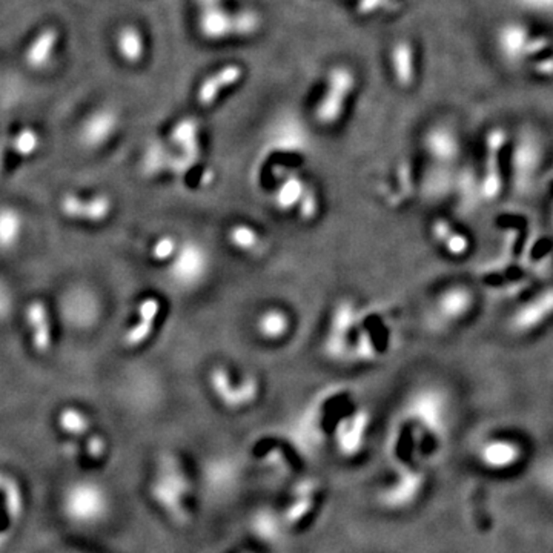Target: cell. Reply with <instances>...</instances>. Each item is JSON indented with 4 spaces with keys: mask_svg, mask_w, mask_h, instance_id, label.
Wrapping results in <instances>:
<instances>
[{
    "mask_svg": "<svg viewBox=\"0 0 553 553\" xmlns=\"http://www.w3.org/2000/svg\"><path fill=\"white\" fill-rule=\"evenodd\" d=\"M196 486L182 455H157L148 479V498L169 524L186 528L194 519Z\"/></svg>",
    "mask_w": 553,
    "mask_h": 553,
    "instance_id": "obj_1",
    "label": "cell"
},
{
    "mask_svg": "<svg viewBox=\"0 0 553 553\" xmlns=\"http://www.w3.org/2000/svg\"><path fill=\"white\" fill-rule=\"evenodd\" d=\"M492 44L499 60L510 69L535 79H553V40L523 20L499 24Z\"/></svg>",
    "mask_w": 553,
    "mask_h": 553,
    "instance_id": "obj_2",
    "label": "cell"
},
{
    "mask_svg": "<svg viewBox=\"0 0 553 553\" xmlns=\"http://www.w3.org/2000/svg\"><path fill=\"white\" fill-rule=\"evenodd\" d=\"M512 136L503 126L490 128L483 140V156L479 168V197L494 203L501 198L508 186L510 173Z\"/></svg>",
    "mask_w": 553,
    "mask_h": 553,
    "instance_id": "obj_3",
    "label": "cell"
},
{
    "mask_svg": "<svg viewBox=\"0 0 553 553\" xmlns=\"http://www.w3.org/2000/svg\"><path fill=\"white\" fill-rule=\"evenodd\" d=\"M478 307V294L465 282L447 283L430 300V323L438 329L463 325L474 316Z\"/></svg>",
    "mask_w": 553,
    "mask_h": 553,
    "instance_id": "obj_4",
    "label": "cell"
},
{
    "mask_svg": "<svg viewBox=\"0 0 553 553\" xmlns=\"http://www.w3.org/2000/svg\"><path fill=\"white\" fill-rule=\"evenodd\" d=\"M425 469L396 468V475L381 486L377 501L389 512H401L414 506L426 489Z\"/></svg>",
    "mask_w": 553,
    "mask_h": 553,
    "instance_id": "obj_5",
    "label": "cell"
},
{
    "mask_svg": "<svg viewBox=\"0 0 553 553\" xmlns=\"http://www.w3.org/2000/svg\"><path fill=\"white\" fill-rule=\"evenodd\" d=\"M553 323V285L528 296L510 314L508 327L517 337L534 336Z\"/></svg>",
    "mask_w": 553,
    "mask_h": 553,
    "instance_id": "obj_6",
    "label": "cell"
},
{
    "mask_svg": "<svg viewBox=\"0 0 553 553\" xmlns=\"http://www.w3.org/2000/svg\"><path fill=\"white\" fill-rule=\"evenodd\" d=\"M357 88V75L347 66H336L329 71L327 89L317 105L316 119L321 125H336L345 114L347 102Z\"/></svg>",
    "mask_w": 553,
    "mask_h": 553,
    "instance_id": "obj_7",
    "label": "cell"
},
{
    "mask_svg": "<svg viewBox=\"0 0 553 553\" xmlns=\"http://www.w3.org/2000/svg\"><path fill=\"white\" fill-rule=\"evenodd\" d=\"M207 383L218 403L231 412L251 407L260 397V383L256 377H245L240 383H236L233 376L223 366L214 367Z\"/></svg>",
    "mask_w": 553,
    "mask_h": 553,
    "instance_id": "obj_8",
    "label": "cell"
},
{
    "mask_svg": "<svg viewBox=\"0 0 553 553\" xmlns=\"http://www.w3.org/2000/svg\"><path fill=\"white\" fill-rule=\"evenodd\" d=\"M113 499L109 490L97 483H84L71 489L68 510L71 518L86 526H97L109 518Z\"/></svg>",
    "mask_w": 553,
    "mask_h": 553,
    "instance_id": "obj_9",
    "label": "cell"
},
{
    "mask_svg": "<svg viewBox=\"0 0 553 553\" xmlns=\"http://www.w3.org/2000/svg\"><path fill=\"white\" fill-rule=\"evenodd\" d=\"M421 148L430 162L438 166H449L457 164L463 153L461 134L452 124L435 122L421 134Z\"/></svg>",
    "mask_w": 553,
    "mask_h": 553,
    "instance_id": "obj_10",
    "label": "cell"
},
{
    "mask_svg": "<svg viewBox=\"0 0 553 553\" xmlns=\"http://www.w3.org/2000/svg\"><path fill=\"white\" fill-rule=\"evenodd\" d=\"M543 140L532 131H524L517 137H512L510 174L515 180L523 183V186H528V183L537 176V171L543 165Z\"/></svg>",
    "mask_w": 553,
    "mask_h": 553,
    "instance_id": "obj_11",
    "label": "cell"
},
{
    "mask_svg": "<svg viewBox=\"0 0 553 553\" xmlns=\"http://www.w3.org/2000/svg\"><path fill=\"white\" fill-rule=\"evenodd\" d=\"M429 237L437 249L450 260H465L474 251V238L450 218L435 217L429 223Z\"/></svg>",
    "mask_w": 553,
    "mask_h": 553,
    "instance_id": "obj_12",
    "label": "cell"
},
{
    "mask_svg": "<svg viewBox=\"0 0 553 553\" xmlns=\"http://www.w3.org/2000/svg\"><path fill=\"white\" fill-rule=\"evenodd\" d=\"M321 488L316 479H307L298 484L287 506L280 512L283 526L287 530H297L309 524L320 508Z\"/></svg>",
    "mask_w": 553,
    "mask_h": 553,
    "instance_id": "obj_13",
    "label": "cell"
},
{
    "mask_svg": "<svg viewBox=\"0 0 553 553\" xmlns=\"http://www.w3.org/2000/svg\"><path fill=\"white\" fill-rule=\"evenodd\" d=\"M371 427V415L365 409H358L352 414L346 415L336 425L332 441L337 452L343 458H356L365 449L366 441L369 437Z\"/></svg>",
    "mask_w": 553,
    "mask_h": 553,
    "instance_id": "obj_14",
    "label": "cell"
},
{
    "mask_svg": "<svg viewBox=\"0 0 553 553\" xmlns=\"http://www.w3.org/2000/svg\"><path fill=\"white\" fill-rule=\"evenodd\" d=\"M479 465L492 472H508L523 461L524 449L519 441L508 437H494L479 446Z\"/></svg>",
    "mask_w": 553,
    "mask_h": 553,
    "instance_id": "obj_15",
    "label": "cell"
},
{
    "mask_svg": "<svg viewBox=\"0 0 553 553\" xmlns=\"http://www.w3.org/2000/svg\"><path fill=\"white\" fill-rule=\"evenodd\" d=\"M59 211L68 220L100 223L109 217L113 211V202L105 194L84 198L77 194L68 193L60 197Z\"/></svg>",
    "mask_w": 553,
    "mask_h": 553,
    "instance_id": "obj_16",
    "label": "cell"
},
{
    "mask_svg": "<svg viewBox=\"0 0 553 553\" xmlns=\"http://www.w3.org/2000/svg\"><path fill=\"white\" fill-rule=\"evenodd\" d=\"M389 66L392 77L400 88L409 89L420 75V57L410 40H397L390 46Z\"/></svg>",
    "mask_w": 553,
    "mask_h": 553,
    "instance_id": "obj_17",
    "label": "cell"
},
{
    "mask_svg": "<svg viewBox=\"0 0 553 553\" xmlns=\"http://www.w3.org/2000/svg\"><path fill=\"white\" fill-rule=\"evenodd\" d=\"M24 320H26L31 347L35 352L40 356L50 352L53 346V323L48 307L42 300L31 302L24 311Z\"/></svg>",
    "mask_w": 553,
    "mask_h": 553,
    "instance_id": "obj_18",
    "label": "cell"
},
{
    "mask_svg": "<svg viewBox=\"0 0 553 553\" xmlns=\"http://www.w3.org/2000/svg\"><path fill=\"white\" fill-rule=\"evenodd\" d=\"M40 136L33 128H22L13 136L0 153V174H11L25 158L39 151Z\"/></svg>",
    "mask_w": 553,
    "mask_h": 553,
    "instance_id": "obj_19",
    "label": "cell"
},
{
    "mask_svg": "<svg viewBox=\"0 0 553 553\" xmlns=\"http://www.w3.org/2000/svg\"><path fill=\"white\" fill-rule=\"evenodd\" d=\"M119 126V116L114 109L104 108L91 114L80 128V142L88 148H97L113 137Z\"/></svg>",
    "mask_w": 553,
    "mask_h": 553,
    "instance_id": "obj_20",
    "label": "cell"
},
{
    "mask_svg": "<svg viewBox=\"0 0 553 553\" xmlns=\"http://www.w3.org/2000/svg\"><path fill=\"white\" fill-rule=\"evenodd\" d=\"M243 77V68L240 65H225L213 75L203 79L198 86L197 102L202 106H211L216 104L218 95L234 85L238 84Z\"/></svg>",
    "mask_w": 553,
    "mask_h": 553,
    "instance_id": "obj_21",
    "label": "cell"
},
{
    "mask_svg": "<svg viewBox=\"0 0 553 553\" xmlns=\"http://www.w3.org/2000/svg\"><path fill=\"white\" fill-rule=\"evenodd\" d=\"M25 238V216L13 205H0V254L19 249Z\"/></svg>",
    "mask_w": 553,
    "mask_h": 553,
    "instance_id": "obj_22",
    "label": "cell"
},
{
    "mask_svg": "<svg viewBox=\"0 0 553 553\" xmlns=\"http://www.w3.org/2000/svg\"><path fill=\"white\" fill-rule=\"evenodd\" d=\"M158 312H160V302L154 297L145 298L144 302L138 305L137 323H134V327L125 336L126 346L137 347L148 340L156 327Z\"/></svg>",
    "mask_w": 553,
    "mask_h": 553,
    "instance_id": "obj_23",
    "label": "cell"
},
{
    "mask_svg": "<svg viewBox=\"0 0 553 553\" xmlns=\"http://www.w3.org/2000/svg\"><path fill=\"white\" fill-rule=\"evenodd\" d=\"M198 31L205 39H226L227 35H234V15L218 5L203 8L198 15Z\"/></svg>",
    "mask_w": 553,
    "mask_h": 553,
    "instance_id": "obj_24",
    "label": "cell"
},
{
    "mask_svg": "<svg viewBox=\"0 0 553 553\" xmlns=\"http://www.w3.org/2000/svg\"><path fill=\"white\" fill-rule=\"evenodd\" d=\"M57 40H59V33L55 28H46V30L42 31L33 40V44L26 51V64L30 65L31 68H45L46 65L50 64L51 55L55 53Z\"/></svg>",
    "mask_w": 553,
    "mask_h": 553,
    "instance_id": "obj_25",
    "label": "cell"
},
{
    "mask_svg": "<svg viewBox=\"0 0 553 553\" xmlns=\"http://www.w3.org/2000/svg\"><path fill=\"white\" fill-rule=\"evenodd\" d=\"M116 46H117L120 57L128 64H138L140 60L144 59L145 39L137 26H122L117 33Z\"/></svg>",
    "mask_w": 553,
    "mask_h": 553,
    "instance_id": "obj_26",
    "label": "cell"
},
{
    "mask_svg": "<svg viewBox=\"0 0 553 553\" xmlns=\"http://www.w3.org/2000/svg\"><path fill=\"white\" fill-rule=\"evenodd\" d=\"M289 327H291L289 317L282 309H267L257 321L258 332L266 340L282 338L287 336Z\"/></svg>",
    "mask_w": 553,
    "mask_h": 553,
    "instance_id": "obj_27",
    "label": "cell"
},
{
    "mask_svg": "<svg viewBox=\"0 0 553 553\" xmlns=\"http://www.w3.org/2000/svg\"><path fill=\"white\" fill-rule=\"evenodd\" d=\"M227 238L234 247L249 254H262L266 249V243L258 236L256 229L247 225H236L229 229Z\"/></svg>",
    "mask_w": 553,
    "mask_h": 553,
    "instance_id": "obj_28",
    "label": "cell"
},
{
    "mask_svg": "<svg viewBox=\"0 0 553 553\" xmlns=\"http://www.w3.org/2000/svg\"><path fill=\"white\" fill-rule=\"evenodd\" d=\"M60 429L75 438L79 437H89L91 435V420L86 414L75 407H65L57 418Z\"/></svg>",
    "mask_w": 553,
    "mask_h": 553,
    "instance_id": "obj_29",
    "label": "cell"
},
{
    "mask_svg": "<svg viewBox=\"0 0 553 553\" xmlns=\"http://www.w3.org/2000/svg\"><path fill=\"white\" fill-rule=\"evenodd\" d=\"M307 191L305 183L297 177L296 174H289L285 182L280 185V188L276 189V206L282 211H289L296 206L297 203H300L303 194Z\"/></svg>",
    "mask_w": 553,
    "mask_h": 553,
    "instance_id": "obj_30",
    "label": "cell"
},
{
    "mask_svg": "<svg viewBox=\"0 0 553 553\" xmlns=\"http://www.w3.org/2000/svg\"><path fill=\"white\" fill-rule=\"evenodd\" d=\"M197 129L193 120L180 122L174 129L173 142L183 149L188 160H194L198 154Z\"/></svg>",
    "mask_w": 553,
    "mask_h": 553,
    "instance_id": "obj_31",
    "label": "cell"
},
{
    "mask_svg": "<svg viewBox=\"0 0 553 553\" xmlns=\"http://www.w3.org/2000/svg\"><path fill=\"white\" fill-rule=\"evenodd\" d=\"M260 26V17L252 11H242L234 15V35H254Z\"/></svg>",
    "mask_w": 553,
    "mask_h": 553,
    "instance_id": "obj_32",
    "label": "cell"
},
{
    "mask_svg": "<svg viewBox=\"0 0 553 553\" xmlns=\"http://www.w3.org/2000/svg\"><path fill=\"white\" fill-rule=\"evenodd\" d=\"M517 8L528 15L552 17L553 0H510Z\"/></svg>",
    "mask_w": 553,
    "mask_h": 553,
    "instance_id": "obj_33",
    "label": "cell"
},
{
    "mask_svg": "<svg viewBox=\"0 0 553 553\" xmlns=\"http://www.w3.org/2000/svg\"><path fill=\"white\" fill-rule=\"evenodd\" d=\"M85 452L91 461H102L106 458V454H108V441L104 435L91 434L86 437Z\"/></svg>",
    "mask_w": 553,
    "mask_h": 553,
    "instance_id": "obj_34",
    "label": "cell"
},
{
    "mask_svg": "<svg viewBox=\"0 0 553 553\" xmlns=\"http://www.w3.org/2000/svg\"><path fill=\"white\" fill-rule=\"evenodd\" d=\"M176 251H177V240L173 236H164L154 243L151 256L156 262H166L169 258L174 257Z\"/></svg>",
    "mask_w": 553,
    "mask_h": 553,
    "instance_id": "obj_35",
    "label": "cell"
},
{
    "mask_svg": "<svg viewBox=\"0 0 553 553\" xmlns=\"http://www.w3.org/2000/svg\"><path fill=\"white\" fill-rule=\"evenodd\" d=\"M317 211H318V202H317L316 193H314V189L307 188L300 200V216L305 220H311L316 217Z\"/></svg>",
    "mask_w": 553,
    "mask_h": 553,
    "instance_id": "obj_36",
    "label": "cell"
},
{
    "mask_svg": "<svg viewBox=\"0 0 553 553\" xmlns=\"http://www.w3.org/2000/svg\"><path fill=\"white\" fill-rule=\"evenodd\" d=\"M6 508H8V514L13 517H17L20 512V494L15 484H10V488L6 490Z\"/></svg>",
    "mask_w": 553,
    "mask_h": 553,
    "instance_id": "obj_37",
    "label": "cell"
},
{
    "mask_svg": "<svg viewBox=\"0 0 553 553\" xmlns=\"http://www.w3.org/2000/svg\"><path fill=\"white\" fill-rule=\"evenodd\" d=\"M11 303H13V298H11L10 287L0 283V320H2L4 317L8 316V312H10L11 309Z\"/></svg>",
    "mask_w": 553,
    "mask_h": 553,
    "instance_id": "obj_38",
    "label": "cell"
},
{
    "mask_svg": "<svg viewBox=\"0 0 553 553\" xmlns=\"http://www.w3.org/2000/svg\"><path fill=\"white\" fill-rule=\"evenodd\" d=\"M202 4V8H209V6H217L218 0H198Z\"/></svg>",
    "mask_w": 553,
    "mask_h": 553,
    "instance_id": "obj_39",
    "label": "cell"
},
{
    "mask_svg": "<svg viewBox=\"0 0 553 553\" xmlns=\"http://www.w3.org/2000/svg\"><path fill=\"white\" fill-rule=\"evenodd\" d=\"M238 553H260V552H257V550H252V548H246V550H242V552H238Z\"/></svg>",
    "mask_w": 553,
    "mask_h": 553,
    "instance_id": "obj_40",
    "label": "cell"
}]
</instances>
